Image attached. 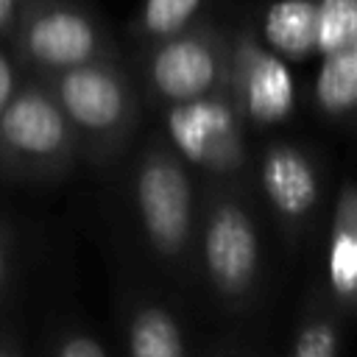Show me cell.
Masks as SVG:
<instances>
[{"mask_svg": "<svg viewBox=\"0 0 357 357\" xmlns=\"http://www.w3.org/2000/svg\"><path fill=\"white\" fill-rule=\"evenodd\" d=\"M226 92L243 123L273 126L293 112V78L279 56H273L251 31L231 33Z\"/></svg>", "mask_w": 357, "mask_h": 357, "instance_id": "cell-8", "label": "cell"}, {"mask_svg": "<svg viewBox=\"0 0 357 357\" xmlns=\"http://www.w3.org/2000/svg\"><path fill=\"white\" fill-rule=\"evenodd\" d=\"M0 357H25L17 332H11L8 326H0Z\"/></svg>", "mask_w": 357, "mask_h": 357, "instance_id": "cell-19", "label": "cell"}, {"mask_svg": "<svg viewBox=\"0 0 357 357\" xmlns=\"http://www.w3.org/2000/svg\"><path fill=\"white\" fill-rule=\"evenodd\" d=\"M8 47L36 78L114 53L103 20L81 0H22Z\"/></svg>", "mask_w": 357, "mask_h": 357, "instance_id": "cell-3", "label": "cell"}, {"mask_svg": "<svg viewBox=\"0 0 357 357\" xmlns=\"http://www.w3.org/2000/svg\"><path fill=\"white\" fill-rule=\"evenodd\" d=\"M25 73L20 67V61L14 59L8 45H0V112L6 109V103L14 98V92L20 89Z\"/></svg>", "mask_w": 357, "mask_h": 357, "instance_id": "cell-17", "label": "cell"}, {"mask_svg": "<svg viewBox=\"0 0 357 357\" xmlns=\"http://www.w3.org/2000/svg\"><path fill=\"white\" fill-rule=\"evenodd\" d=\"M329 279L346 304H357V184L346 181L337 195L332 240H329Z\"/></svg>", "mask_w": 357, "mask_h": 357, "instance_id": "cell-11", "label": "cell"}, {"mask_svg": "<svg viewBox=\"0 0 357 357\" xmlns=\"http://www.w3.org/2000/svg\"><path fill=\"white\" fill-rule=\"evenodd\" d=\"M201 257L206 279L223 301L243 304L254 293L262 262L257 220L231 192H218L206 206Z\"/></svg>", "mask_w": 357, "mask_h": 357, "instance_id": "cell-6", "label": "cell"}, {"mask_svg": "<svg viewBox=\"0 0 357 357\" xmlns=\"http://www.w3.org/2000/svg\"><path fill=\"white\" fill-rule=\"evenodd\" d=\"M78 159L75 134L47 84L25 75L0 112V173L8 181H59Z\"/></svg>", "mask_w": 357, "mask_h": 357, "instance_id": "cell-2", "label": "cell"}, {"mask_svg": "<svg viewBox=\"0 0 357 357\" xmlns=\"http://www.w3.org/2000/svg\"><path fill=\"white\" fill-rule=\"evenodd\" d=\"M20 262V237L11 218L0 215V298L11 290L14 273Z\"/></svg>", "mask_w": 357, "mask_h": 357, "instance_id": "cell-16", "label": "cell"}, {"mask_svg": "<svg viewBox=\"0 0 357 357\" xmlns=\"http://www.w3.org/2000/svg\"><path fill=\"white\" fill-rule=\"evenodd\" d=\"M128 357H187L176 315L156 301H137L126 315Z\"/></svg>", "mask_w": 357, "mask_h": 357, "instance_id": "cell-10", "label": "cell"}, {"mask_svg": "<svg viewBox=\"0 0 357 357\" xmlns=\"http://www.w3.org/2000/svg\"><path fill=\"white\" fill-rule=\"evenodd\" d=\"M0 178H3V173H0Z\"/></svg>", "mask_w": 357, "mask_h": 357, "instance_id": "cell-20", "label": "cell"}, {"mask_svg": "<svg viewBox=\"0 0 357 357\" xmlns=\"http://www.w3.org/2000/svg\"><path fill=\"white\" fill-rule=\"evenodd\" d=\"M204 6L206 0H142L131 31L142 45H153L204 17Z\"/></svg>", "mask_w": 357, "mask_h": 357, "instance_id": "cell-12", "label": "cell"}, {"mask_svg": "<svg viewBox=\"0 0 357 357\" xmlns=\"http://www.w3.org/2000/svg\"><path fill=\"white\" fill-rule=\"evenodd\" d=\"M318 100L329 114L357 109V56L351 47L329 53L318 81Z\"/></svg>", "mask_w": 357, "mask_h": 357, "instance_id": "cell-13", "label": "cell"}, {"mask_svg": "<svg viewBox=\"0 0 357 357\" xmlns=\"http://www.w3.org/2000/svg\"><path fill=\"white\" fill-rule=\"evenodd\" d=\"M42 81L75 134L78 156L109 165L126 148L139 120V98L117 53L45 75Z\"/></svg>", "mask_w": 357, "mask_h": 357, "instance_id": "cell-1", "label": "cell"}, {"mask_svg": "<svg viewBox=\"0 0 357 357\" xmlns=\"http://www.w3.org/2000/svg\"><path fill=\"white\" fill-rule=\"evenodd\" d=\"M231 33L218 22L198 17L184 31L145 45L142 84L153 103L181 106L226 86Z\"/></svg>", "mask_w": 357, "mask_h": 357, "instance_id": "cell-4", "label": "cell"}, {"mask_svg": "<svg viewBox=\"0 0 357 357\" xmlns=\"http://www.w3.org/2000/svg\"><path fill=\"white\" fill-rule=\"evenodd\" d=\"M134 209L148 248L176 262L187 257L195 229V201L187 162L176 148L153 137L134 167Z\"/></svg>", "mask_w": 357, "mask_h": 357, "instance_id": "cell-5", "label": "cell"}, {"mask_svg": "<svg viewBox=\"0 0 357 357\" xmlns=\"http://www.w3.org/2000/svg\"><path fill=\"white\" fill-rule=\"evenodd\" d=\"M47 357H109L103 343L81 326H64L53 335Z\"/></svg>", "mask_w": 357, "mask_h": 357, "instance_id": "cell-15", "label": "cell"}, {"mask_svg": "<svg viewBox=\"0 0 357 357\" xmlns=\"http://www.w3.org/2000/svg\"><path fill=\"white\" fill-rule=\"evenodd\" d=\"M262 190L284 223H301L318 204V170L312 159L290 142L265 148L259 162Z\"/></svg>", "mask_w": 357, "mask_h": 357, "instance_id": "cell-9", "label": "cell"}, {"mask_svg": "<svg viewBox=\"0 0 357 357\" xmlns=\"http://www.w3.org/2000/svg\"><path fill=\"white\" fill-rule=\"evenodd\" d=\"M337 326L326 315H310L298 329L290 357H337Z\"/></svg>", "mask_w": 357, "mask_h": 357, "instance_id": "cell-14", "label": "cell"}, {"mask_svg": "<svg viewBox=\"0 0 357 357\" xmlns=\"http://www.w3.org/2000/svg\"><path fill=\"white\" fill-rule=\"evenodd\" d=\"M167 142L176 153L215 178H231L245 165L243 120L226 86L201 100L165 109Z\"/></svg>", "mask_w": 357, "mask_h": 357, "instance_id": "cell-7", "label": "cell"}, {"mask_svg": "<svg viewBox=\"0 0 357 357\" xmlns=\"http://www.w3.org/2000/svg\"><path fill=\"white\" fill-rule=\"evenodd\" d=\"M22 0H0V45H11Z\"/></svg>", "mask_w": 357, "mask_h": 357, "instance_id": "cell-18", "label": "cell"}]
</instances>
